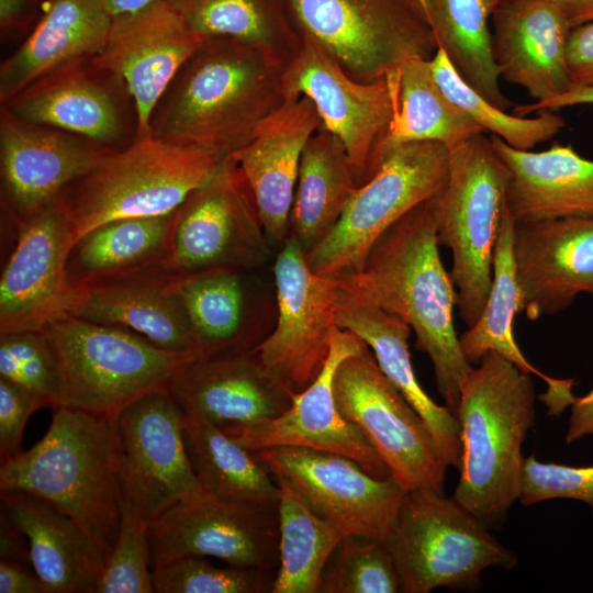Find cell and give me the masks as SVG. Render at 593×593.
<instances>
[{"mask_svg":"<svg viewBox=\"0 0 593 593\" xmlns=\"http://www.w3.org/2000/svg\"><path fill=\"white\" fill-rule=\"evenodd\" d=\"M437 194L392 224L372 245L359 271L336 279L411 327L416 348L433 363L445 405L455 413L462 381L473 366L462 353L454 324L457 291L438 250Z\"/></svg>","mask_w":593,"mask_h":593,"instance_id":"obj_1","label":"cell"},{"mask_svg":"<svg viewBox=\"0 0 593 593\" xmlns=\"http://www.w3.org/2000/svg\"><path fill=\"white\" fill-rule=\"evenodd\" d=\"M286 65L251 44L206 37L158 101L148 133L231 156L287 101Z\"/></svg>","mask_w":593,"mask_h":593,"instance_id":"obj_2","label":"cell"},{"mask_svg":"<svg viewBox=\"0 0 593 593\" xmlns=\"http://www.w3.org/2000/svg\"><path fill=\"white\" fill-rule=\"evenodd\" d=\"M42 497L74 519L108 553L127 494L116 419L57 407L45 435L0 467V491Z\"/></svg>","mask_w":593,"mask_h":593,"instance_id":"obj_3","label":"cell"},{"mask_svg":"<svg viewBox=\"0 0 593 593\" xmlns=\"http://www.w3.org/2000/svg\"><path fill=\"white\" fill-rule=\"evenodd\" d=\"M530 373L488 351L466 376L455 415L460 425V477L452 499L489 529L504 523L519 499L522 445L535 426Z\"/></svg>","mask_w":593,"mask_h":593,"instance_id":"obj_4","label":"cell"},{"mask_svg":"<svg viewBox=\"0 0 593 593\" xmlns=\"http://www.w3.org/2000/svg\"><path fill=\"white\" fill-rule=\"evenodd\" d=\"M226 157L150 133L107 154L59 195L75 240L113 220L172 213Z\"/></svg>","mask_w":593,"mask_h":593,"instance_id":"obj_5","label":"cell"},{"mask_svg":"<svg viewBox=\"0 0 593 593\" xmlns=\"http://www.w3.org/2000/svg\"><path fill=\"white\" fill-rule=\"evenodd\" d=\"M42 331L59 368L57 407L111 419L137 399L168 388L175 376L198 358L163 349L126 328L69 313Z\"/></svg>","mask_w":593,"mask_h":593,"instance_id":"obj_6","label":"cell"},{"mask_svg":"<svg viewBox=\"0 0 593 593\" xmlns=\"http://www.w3.org/2000/svg\"><path fill=\"white\" fill-rule=\"evenodd\" d=\"M446 186L437 194L436 237L450 249L458 315L467 327L481 315L493 281V258L510 172L484 132L449 148Z\"/></svg>","mask_w":593,"mask_h":593,"instance_id":"obj_7","label":"cell"},{"mask_svg":"<svg viewBox=\"0 0 593 593\" xmlns=\"http://www.w3.org/2000/svg\"><path fill=\"white\" fill-rule=\"evenodd\" d=\"M451 497L427 489L407 492L385 538L402 593L473 585L490 567L511 569L515 555Z\"/></svg>","mask_w":593,"mask_h":593,"instance_id":"obj_8","label":"cell"},{"mask_svg":"<svg viewBox=\"0 0 593 593\" xmlns=\"http://www.w3.org/2000/svg\"><path fill=\"white\" fill-rule=\"evenodd\" d=\"M449 165V148L439 142L389 148L377 172L356 189L334 228L305 254L311 270L335 279L359 271L372 245L392 224L443 190Z\"/></svg>","mask_w":593,"mask_h":593,"instance_id":"obj_9","label":"cell"},{"mask_svg":"<svg viewBox=\"0 0 593 593\" xmlns=\"http://www.w3.org/2000/svg\"><path fill=\"white\" fill-rule=\"evenodd\" d=\"M302 35L324 46L362 83L384 79L412 57L438 47L416 0H287Z\"/></svg>","mask_w":593,"mask_h":593,"instance_id":"obj_10","label":"cell"},{"mask_svg":"<svg viewBox=\"0 0 593 593\" xmlns=\"http://www.w3.org/2000/svg\"><path fill=\"white\" fill-rule=\"evenodd\" d=\"M251 190L232 156L172 212L161 268L187 276L262 268L270 254Z\"/></svg>","mask_w":593,"mask_h":593,"instance_id":"obj_11","label":"cell"},{"mask_svg":"<svg viewBox=\"0 0 593 593\" xmlns=\"http://www.w3.org/2000/svg\"><path fill=\"white\" fill-rule=\"evenodd\" d=\"M339 412L357 425L407 491L444 494L449 468L421 415L381 371L371 349L344 359L334 377Z\"/></svg>","mask_w":593,"mask_h":593,"instance_id":"obj_12","label":"cell"},{"mask_svg":"<svg viewBox=\"0 0 593 593\" xmlns=\"http://www.w3.org/2000/svg\"><path fill=\"white\" fill-rule=\"evenodd\" d=\"M148 538L152 569L183 557H214L231 566L277 571L278 503L224 499L202 491L152 521Z\"/></svg>","mask_w":593,"mask_h":593,"instance_id":"obj_13","label":"cell"},{"mask_svg":"<svg viewBox=\"0 0 593 593\" xmlns=\"http://www.w3.org/2000/svg\"><path fill=\"white\" fill-rule=\"evenodd\" d=\"M302 44L286 65L287 98L307 97L322 125L343 143L358 186L378 170L395 110L392 81L385 77L362 83L351 78L338 60L313 38Z\"/></svg>","mask_w":593,"mask_h":593,"instance_id":"obj_14","label":"cell"},{"mask_svg":"<svg viewBox=\"0 0 593 593\" xmlns=\"http://www.w3.org/2000/svg\"><path fill=\"white\" fill-rule=\"evenodd\" d=\"M277 315L256 348L267 371L291 393L307 388L329 354L338 280L311 270L299 243H282L272 266Z\"/></svg>","mask_w":593,"mask_h":593,"instance_id":"obj_15","label":"cell"},{"mask_svg":"<svg viewBox=\"0 0 593 593\" xmlns=\"http://www.w3.org/2000/svg\"><path fill=\"white\" fill-rule=\"evenodd\" d=\"M251 452L273 478L288 482L317 515L348 535L385 540L409 492L392 477L376 478L339 454L294 446Z\"/></svg>","mask_w":593,"mask_h":593,"instance_id":"obj_16","label":"cell"},{"mask_svg":"<svg viewBox=\"0 0 593 593\" xmlns=\"http://www.w3.org/2000/svg\"><path fill=\"white\" fill-rule=\"evenodd\" d=\"M10 113L118 150L138 136V116L124 80L94 56L70 60L1 104Z\"/></svg>","mask_w":593,"mask_h":593,"instance_id":"obj_17","label":"cell"},{"mask_svg":"<svg viewBox=\"0 0 593 593\" xmlns=\"http://www.w3.org/2000/svg\"><path fill=\"white\" fill-rule=\"evenodd\" d=\"M365 345L353 333L337 327L321 372L307 388L291 393V404L281 415L220 427L249 451L277 446L304 447L346 456L376 478L391 477L374 447L361 429L339 412L335 400L334 377L339 363Z\"/></svg>","mask_w":593,"mask_h":593,"instance_id":"obj_18","label":"cell"},{"mask_svg":"<svg viewBox=\"0 0 593 593\" xmlns=\"http://www.w3.org/2000/svg\"><path fill=\"white\" fill-rule=\"evenodd\" d=\"M113 150L0 109L1 208L19 232Z\"/></svg>","mask_w":593,"mask_h":593,"instance_id":"obj_19","label":"cell"},{"mask_svg":"<svg viewBox=\"0 0 593 593\" xmlns=\"http://www.w3.org/2000/svg\"><path fill=\"white\" fill-rule=\"evenodd\" d=\"M116 423L124 449L127 495L148 523L203 491L187 452L183 413L168 388L127 405Z\"/></svg>","mask_w":593,"mask_h":593,"instance_id":"obj_20","label":"cell"},{"mask_svg":"<svg viewBox=\"0 0 593 593\" xmlns=\"http://www.w3.org/2000/svg\"><path fill=\"white\" fill-rule=\"evenodd\" d=\"M74 243L59 197L18 232L0 278V334L42 331L68 313L66 262Z\"/></svg>","mask_w":593,"mask_h":593,"instance_id":"obj_21","label":"cell"},{"mask_svg":"<svg viewBox=\"0 0 593 593\" xmlns=\"http://www.w3.org/2000/svg\"><path fill=\"white\" fill-rule=\"evenodd\" d=\"M203 41L166 0L113 16L94 57L124 80L137 111V137L148 133L158 101Z\"/></svg>","mask_w":593,"mask_h":593,"instance_id":"obj_22","label":"cell"},{"mask_svg":"<svg viewBox=\"0 0 593 593\" xmlns=\"http://www.w3.org/2000/svg\"><path fill=\"white\" fill-rule=\"evenodd\" d=\"M262 268H224L176 276L200 358L256 349L277 315L276 293L258 276Z\"/></svg>","mask_w":593,"mask_h":593,"instance_id":"obj_23","label":"cell"},{"mask_svg":"<svg viewBox=\"0 0 593 593\" xmlns=\"http://www.w3.org/2000/svg\"><path fill=\"white\" fill-rule=\"evenodd\" d=\"M513 259L521 313L555 315L581 293L593 298V217L515 223Z\"/></svg>","mask_w":593,"mask_h":593,"instance_id":"obj_24","label":"cell"},{"mask_svg":"<svg viewBox=\"0 0 593 593\" xmlns=\"http://www.w3.org/2000/svg\"><path fill=\"white\" fill-rule=\"evenodd\" d=\"M168 390L184 415L217 426L270 419L291 404V392L267 371L256 349L197 358Z\"/></svg>","mask_w":593,"mask_h":593,"instance_id":"obj_25","label":"cell"},{"mask_svg":"<svg viewBox=\"0 0 593 593\" xmlns=\"http://www.w3.org/2000/svg\"><path fill=\"white\" fill-rule=\"evenodd\" d=\"M321 126V118L307 97L288 98L260 124L253 139L231 155L251 190L271 243L282 244L289 237L302 153Z\"/></svg>","mask_w":593,"mask_h":593,"instance_id":"obj_26","label":"cell"},{"mask_svg":"<svg viewBox=\"0 0 593 593\" xmlns=\"http://www.w3.org/2000/svg\"><path fill=\"white\" fill-rule=\"evenodd\" d=\"M493 55L505 80L537 102L570 89L567 43L572 26L547 0H510L494 8Z\"/></svg>","mask_w":593,"mask_h":593,"instance_id":"obj_27","label":"cell"},{"mask_svg":"<svg viewBox=\"0 0 593 593\" xmlns=\"http://www.w3.org/2000/svg\"><path fill=\"white\" fill-rule=\"evenodd\" d=\"M160 266L72 291L69 314L142 335L156 346L199 357L175 286Z\"/></svg>","mask_w":593,"mask_h":593,"instance_id":"obj_28","label":"cell"},{"mask_svg":"<svg viewBox=\"0 0 593 593\" xmlns=\"http://www.w3.org/2000/svg\"><path fill=\"white\" fill-rule=\"evenodd\" d=\"M1 512L25 535L33 570L46 593H96L108 553L74 519L46 500L0 491Z\"/></svg>","mask_w":593,"mask_h":593,"instance_id":"obj_29","label":"cell"},{"mask_svg":"<svg viewBox=\"0 0 593 593\" xmlns=\"http://www.w3.org/2000/svg\"><path fill=\"white\" fill-rule=\"evenodd\" d=\"M493 148L510 179L506 208L515 223L593 217V160L568 145L541 152L519 150L495 135Z\"/></svg>","mask_w":593,"mask_h":593,"instance_id":"obj_30","label":"cell"},{"mask_svg":"<svg viewBox=\"0 0 593 593\" xmlns=\"http://www.w3.org/2000/svg\"><path fill=\"white\" fill-rule=\"evenodd\" d=\"M336 325L359 337L373 353L385 377L424 419L449 467L461 465L460 425L446 405L437 404L415 376L409 350L411 327L338 282Z\"/></svg>","mask_w":593,"mask_h":593,"instance_id":"obj_31","label":"cell"},{"mask_svg":"<svg viewBox=\"0 0 593 593\" xmlns=\"http://www.w3.org/2000/svg\"><path fill=\"white\" fill-rule=\"evenodd\" d=\"M112 20L103 0H44L35 27L0 65V104L51 70L98 55Z\"/></svg>","mask_w":593,"mask_h":593,"instance_id":"obj_32","label":"cell"},{"mask_svg":"<svg viewBox=\"0 0 593 593\" xmlns=\"http://www.w3.org/2000/svg\"><path fill=\"white\" fill-rule=\"evenodd\" d=\"M514 225L505 206L494 250L492 287L481 315L459 336L460 346L472 366L488 351H495L522 371L545 381L548 389L538 398L548 407V415L558 416L574 399L573 380L552 378L538 370L523 355L513 335L514 316L521 313V294L513 259Z\"/></svg>","mask_w":593,"mask_h":593,"instance_id":"obj_33","label":"cell"},{"mask_svg":"<svg viewBox=\"0 0 593 593\" xmlns=\"http://www.w3.org/2000/svg\"><path fill=\"white\" fill-rule=\"evenodd\" d=\"M358 187L343 143L322 125L303 149L289 216V236L304 255L334 228Z\"/></svg>","mask_w":593,"mask_h":593,"instance_id":"obj_34","label":"cell"},{"mask_svg":"<svg viewBox=\"0 0 593 593\" xmlns=\"http://www.w3.org/2000/svg\"><path fill=\"white\" fill-rule=\"evenodd\" d=\"M172 213L119 219L77 238L66 262L72 291L160 266L168 245Z\"/></svg>","mask_w":593,"mask_h":593,"instance_id":"obj_35","label":"cell"},{"mask_svg":"<svg viewBox=\"0 0 593 593\" xmlns=\"http://www.w3.org/2000/svg\"><path fill=\"white\" fill-rule=\"evenodd\" d=\"M387 77L394 87L395 110L384 154L395 145L418 141L439 142L450 148L484 132L443 92L430 59L412 57Z\"/></svg>","mask_w":593,"mask_h":593,"instance_id":"obj_36","label":"cell"},{"mask_svg":"<svg viewBox=\"0 0 593 593\" xmlns=\"http://www.w3.org/2000/svg\"><path fill=\"white\" fill-rule=\"evenodd\" d=\"M491 0H426L425 15L437 47L459 76L485 100L502 110L512 107L500 87L489 26Z\"/></svg>","mask_w":593,"mask_h":593,"instance_id":"obj_37","label":"cell"},{"mask_svg":"<svg viewBox=\"0 0 593 593\" xmlns=\"http://www.w3.org/2000/svg\"><path fill=\"white\" fill-rule=\"evenodd\" d=\"M204 38L232 37L257 46L288 64L302 34L287 0H166Z\"/></svg>","mask_w":593,"mask_h":593,"instance_id":"obj_38","label":"cell"},{"mask_svg":"<svg viewBox=\"0 0 593 593\" xmlns=\"http://www.w3.org/2000/svg\"><path fill=\"white\" fill-rule=\"evenodd\" d=\"M279 484L280 563L271 593H320L325 564L348 534L317 515L283 479Z\"/></svg>","mask_w":593,"mask_h":593,"instance_id":"obj_39","label":"cell"},{"mask_svg":"<svg viewBox=\"0 0 593 593\" xmlns=\"http://www.w3.org/2000/svg\"><path fill=\"white\" fill-rule=\"evenodd\" d=\"M183 424L203 491L224 499L279 502L277 480L251 451L213 423L183 414Z\"/></svg>","mask_w":593,"mask_h":593,"instance_id":"obj_40","label":"cell"},{"mask_svg":"<svg viewBox=\"0 0 593 593\" xmlns=\"http://www.w3.org/2000/svg\"><path fill=\"white\" fill-rule=\"evenodd\" d=\"M434 78L443 92L484 132L503 139L519 150H530L536 145L550 141L563 127V119L551 110L538 112L527 119L508 114L492 104L472 89L457 72L441 49L430 59Z\"/></svg>","mask_w":593,"mask_h":593,"instance_id":"obj_41","label":"cell"},{"mask_svg":"<svg viewBox=\"0 0 593 593\" xmlns=\"http://www.w3.org/2000/svg\"><path fill=\"white\" fill-rule=\"evenodd\" d=\"M398 569L384 540L345 536L329 556L320 593H399Z\"/></svg>","mask_w":593,"mask_h":593,"instance_id":"obj_42","label":"cell"},{"mask_svg":"<svg viewBox=\"0 0 593 593\" xmlns=\"http://www.w3.org/2000/svg\"><path fill=\"white\" fill-rule=\"evenodd\" d=\"M277 571L183 557L152 569L156 593H271Z\"/></svg>","mask_w":593,"mask_h":593,"instance_id":"obj_43","label":"cell"},{"mask_svg":"<svg viewBox=\"0 0 593 593\" xmlns=\"http://www.w3.org/2000/svg\"><path fill=\"white\" fill-rule=\"evenodd\" d=\"M0 378L57 407L60 377L54 350L43 331L0 334Z\"/></svg>","mask_w":593,"mask_h":593,"instance_id":"obj_44","label":"cell"},{"mask_svg":"<svg viewBox=\"0 0 593 593\" xmlns=\"http://www.w3.org/2000/svg\"><path fill=\"white\" fill-rule=\"evenodd\" d=\"M149 523L126 494L120 530L96 593H153Z\"/></svg>","mask_w":593,"mask_h":593,"instance_id":"obj_45","label":"cell"},{"mask_svg":"<svg viewBox=\"0 0 593 593\" xmlns=\"http://www.w3.org/2000/svg\"><path fill=\"white\" fill-rule=\"evenodd\" d=\"M553 499L582 501L593 512V466L541 462L534 455L525 458L519 502L526 506Z\"/></svg>","mask_w":593,"mask_h":593,"instance_id":"obj_46","label":"cell"},{"mask_svg":"<svg viewBox=\"0 0 593 593\" xmlns=\"http://www.w3.org/2000/svg\"><path fill=\"white\" fill-rule=\"evenodd\" d=\"M45 406L33 393L0 378V461L11 460L22 449L25 425L34 411Z\"/></svg>","mask_w":593,"mask_h":593,"instance_id":"obj_47","label":"cell"},{"mask_svg":"<svg viewBox=\"0 0 593 593\" xmlns=\"http://www.w3.org/2000/svg\"><path fill=\"white\" fill-rule=\"evenodd\" d=\"M43 3L44 0H0L1 42L23 41L40 21Z\"/></svg>","mask_w":593,"mask_h":593,"instance_id":"obj_48","label":"cell"},{"mask_svg":"<svg viewBox=\"0 0 593 593\" xmlns=\"http://www.w3.org/2000/svg\"><path fill=\"white\" fill-rule=\"evenodd\" d=\"M567 65L573 86L593 87V21L572 27Z\"/></svg>","mask_w":593,"mask_h":593,"instance_id":"obj_49","label":"cell"},{"mask_svg":"<svg viewBox=\"0 0 593 593\" xmlns=\"http://www.w3.org/2000/svg\"><path fill=\"white\" fill-rule=\"evenodd\" d=\"M0 593H46L31 566L0 559Z\"/></svg>","mask_w":593,"mask_h":593,"instance_id":"obj_50","label":"cell"},{"mask_svg":"<svg viewBox=\"0 0 593 593\" xmlns=\"http://www.w3.org/2000/svg\"><path fill=\"white\" fill-rule=\"evenodd\" d=\"M593 104V87L572 86L570 89L547 101H534L529 104L513 107V114L526 116L527 114L544 110L556 111L567 107Z\"/></svg>","mask_w":593,"mask_h":593,"instance_id":"obj_51","label":"cell"},{"mask_svg":"<svg viewBox=\"0 0 593 593\" xmlns=\"http://www.w3.org/2000/svg\"><path fill=\"white\" fill-rule=\"evenodd\" d=\"M0 559L32 567L27 538L1 511Z\"/></svg>","mask_w":593,"mask_h":593,"instance_id":"obj_52","label":"cell"},{"mask_svg":"<svg viewBox=\"0 0 593 593\" xmlns=\"http://www.w3.org/2000/svg\"><path fill=\"white\" fill-rule=\"evenodd\" d=\"M566 434L568 444L584 436H593V389L583 396H574Z\"/></svg>","mask_w":593,"mask_h":593,"instance_id":"obj_53","label":"cell"},{"mask_svg":"<svg viewBox=\"0 0 593 593\" xmlns=\"http://www.w3.org/2000/svg\"><path fill=\"white\" fill-rule=\"evenodd\" d=\"M564 15L572 27L593 21V0H547Z\"/></svg>","mask_w":593,"mask_h":593,"instance_id":"obj_54","label":"cell"},{"mask_svg":"<svg viewBox=\"0 0 593 593\" xmlns=\"http://www.w3.org/2000/svg\"><path fill=\"white\" fill-rule=\"evenodd\" d=\"M158 0H103L112 16L137 11Z\"/></svg>","mask_w":593,"mask_h":593,"instance_id":"obj_55","label":"cell"},{"mask_svg":"<svg viewBox=\"0 0 593 593\" xmlns=\"http://www.w3.org/2000/svg\"><path fill=\"white\" fill-rule=\"evenodd\" d=\"M506 1H510V0H491L494 8H496L497 5Z\"/></svg>","mask_w":593,"mask_h":593,"instance_id":"obj_56","label":"cell"},{"mask_svg":"<svg viewBox=\"0 0 593 593\" xmlns=\"http://www.w3.org/2000/svg\"><path fill=\"white\" fill-rule=\"evenodd\" d=\"M418 2V4L423 8L424 12H425V7H426V0H416Z\"/></svg>","mask_w":593,"mask_h":593,"instance_id":"obj_57","label":"cell"}]
</instances>
